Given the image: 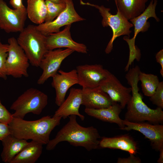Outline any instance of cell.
Segmentation results:
<instances>
[{
  "mask_svg": "<svg viewBox=\"0 0 163 163\" xmlns=\"http://www.w3.org/2000/svg\"><path fill=\"white\" fill-rule=\"evenodd\" d=\"M140 71L138 66L129 70L125 77L131 88V98L127 104V111L125 119L129 122L137 123L147 121L151 123L162 124L163 122V111L161 108L155 109L149 107L143 101V97L139 92L138 86L139 75Z\"/></svg>",
  "mask_w": 163,
  "mask_h": 163,
  "instance_id": "6da1fadb",
  "label": "cell"
},
{
  "mask_svg": "<svg viewBox=\"0 0 163 163\" xmlns=\"http://www.w3.org/2000/svg\"><path fill=\"white\" fill-rule=\"evenodd\" d=\"M69 117L68 122L46 144V149L53 150L63 141H67L75 146L83 147L88 151L97 149L101 136L97 129L92 126L86 127L80 125L77 122L76 115Z\"/></svg>",
  "mask_w": 163,
  "mask_h": 163,
  "instance_id": "7a4b0ae2",
  "label": "cell"
},
{
  "mask_svg": "<svg viewBox=\"0 0 163 163\" xmlns=\"http://www.w3.org/2000/svg\"><path fill=\"white\" fill-rule=\"evenodd\" d=\"M62 118L47 115L37 120L28 121L13 117L8 125L11 134L16 137L46 145L51 132L59 125Z\"/></svg>",
  "mask_w": 163,
  "mask_h": 163,
  "instance_id": "3957f363",
  "label": "cell"
},
{
  "mask_svg": "<svg viewBox=\"0 0 163 163\" xmlns=\"http://www.w3.org/2000/svg\"><path fill=\"white\" fill-rule=\"evenodd\" d=\"M20 33L17 39L18 43L31 65L39 67L41 60L48 51L46 45V36L37 29L36 26L31 24Z\"/></svg>",
  "mask_w": 163,
  "mask_h": 163,
  "instance_id": "277c9868",
  "label": "cell"
},
{
  "mask_svg": "<svg viewBox=\"0 0 163 163\" xmlns=\"http://www.w3.org/2000/svg\"><path fill=\"white\" fill-rule=\"evenodd\" d=\"M47 95L37 88L27 89L11 105L10 109L14 110L13 118L24 119L29 113L39 115L48 104Z\"/></svg>",
  "mask_w": 163,
  "mask_h": 163,
  "instance_id": "5b68a950",
  "label": "cell"
},
{
  "mask_svg": "<svg viewBox=\"0 0 163 163\" xmlns=\"http://www.w3.org/2000/svg\"><path fill=\"white\" fill-rule=\"evenodd\" d=\"M80 2L81 5L90 6L97 9L102 17V26L104 27L109 26L112 29L113 35L105 49L106 53L109 54L111 52L113 42L117 37L123 35L130 37L132 32L130 29L133 25L119 10H117L116 14L113 15L110 12V8L103 5L99 6L88 2H85L82 0H80Z\"/></svg>",
  "mask_w": 163,
  "mask_h": 163,
  "instance_id": "8992f818",
  "label": "cell"
},
{
  "mask_svg": "<svg viewBox=\"0 0 163 163\" xmlns=\"http://www.w3.org/2000/svg\"><path fill=\"white\" fill-rule=\"evenodd\" d=\"M8 42V55L5 65L7 75L16 78L28 77L29 62L24 51L14 37L9 38Z\"/></svg>",
  "mask_w": 163,
  "mask_h": 163,
  "instance_id": "52a82bcc",
  "label": "cell"
},
{
  "mask_svg": "<svg viewBox=\"0 0 163 163\" xmlns=\"http://www.w3.org/2000/svg\"><path fill=\"white\" fill-rule=\"evenodd\" d=\"M27 16L26 8L12 9L3 0H0V28L6 33L22 31Z\"/></svg>",
  "mask_w": 163,
  "mask_h": 163,
  "instance_id": "ba28073f",
  "label": "cell"
},
{
  "mask_svg": "<svg viewBox=\"0 0 163 163\" xmlns=\"http://www.w3.org/2000/svg\"><path fill=\"white\" fill-rule=\"evenodd\" d=\"M74 51L69 48L48 50L41 61L39 67L43 70V72L37 83L43 84L49 78L56 74L63 60Z\"/></svg>",
  "mask_w": 163,
  "mask_h": 163,
  "instance_id": "9c48e42d",
  "label": "cell"
},
{
  "mask_svg": "<svg viewBox=\"0 0 163 163\" xmlns=\"http://www.w3.org/2000/svg\"><path fill=\"white\" fill-rule=\"evenodd\" d=\"M65 9L52 21L44 22L36 26L37 29L46 36L59 32L60 28L64 26L85 19L77 12L72 0H66Z\"/></svg>",
  "mask_w": 163,
  "mask_h": 163,
  "instance_id": "30bf717a",
  "label": "cell"
},
{
  "mask_svg": "<svg viewBox=\"0 0 163 163\" xmlns=\"http://www.w3.org/2000/svg\"><path fill=\"white\" fill-rule=\"evenodd\" d=\"M78 84L82 88L99 86L109 76L110 72L100 64H85L76 67Z\"/></svg>",
  "mask_w": 163,
  "mask_h": 163,
  "instance_id": "8fae6325",
  "label": "cell"
},
{
  "mask_svg": "<svg viewBox=\"0 0 163 163\" xmlns=\"http://www.w3.org/2000/svg\"><path fill=\"white\" fill-rule=\"evenodd\" d=\"M123 122L125 126L120 129L138 131L150 141L151 145L155 150L159 151L163 148V125L161 124H152L144 122L134 123L125 119L123 120Z\"/></svg>",
  "mask_w": 163,
  "mask_h": 163,
  "instance_id": "7c38bea8",
  "label": "cell"
},
{
  "mask_svg": "<svg viewBox=\"0 0 163 163\" xmlns=\"http://www.w3.org/2000/svg\"><path fill=\"white\" fill-rule=\"evenodd\" d=\"M71 25H66L62 30L46 36V45L48 50L65 47L78 53H87V48L85 44L77 43L72 38L70 32Z\"/></svg>",
  "mask_w": 163,
  "mask_h": 163,
  "instance_id": "4fadbf2b",
  "label": "cell"
},
{
  "mask_svg": "<svg viewBox=\"0 0 163 163\" xmlns=\"http://www.w3.org/2000/svg\"><path fill=\"white\" fill-rule=\"evenodd\" d=\"M100 86L113 102L120 104L122 109L125 108L131 98V88L123 86L111 73Z\"/></svg>",
  "mask_w": 163,
  "mask_h": 163,
  "instance_id": "5bb4252c",
  "label": "cell"
},
{
  "mask_svg": "<svg viewBox=\"0 0 163 163\" xmlns=\"http://www.w3.org/2000/svg\"><path fill=\"white\" fill-rule=\"evenodd\" d=\"M58 72L52 77L51 85L56 91L55 103L59 106L65 100L68 89L74 85L78 84V80L76 69L69 72L60 70Z\"/></svg>",
  "mask_w": 163,
  "mask_h": 163,
  "instance_id": "9a60e30c",
  "label": "cell"
},
{
  "mask_svg": "<svg viewBox=\"0 0 163 163\" xmlns=\"http://www.w3.org/2000/svg\"><path fill=\"white\" fill-rule=\"evenodd\" d=\"M82 102V89L73 88H70L67 98L59 106L53 117H61L65 119L70 115H75L83 121L85 116L81 114L79 111Z\"/></svg>",
  "mask_w": 163,
  "mask_h": 163,
  "instance_id": "2e32d148",
  "label": "cell"
},
{
  "mask_svg": "<svg viewBox=\"0 0 163 163\" xmlns=\"http://www.w3.org/2000/svg\"><path fill=\"white\" fill-rule=\"evenodd\" d=\"M82 105L86 108L99 109L108 107L113 102L108 95L100 86L94 88H82Z\"/></svg>",
  "mask_w": 163,
  "mask_h": 163,
  "instance_id": "e0dca14e",
  "label": "cell"
},
{
  "mask_svg": "<svg viewBox=\"0 0 163 163\" xmlns=\"http://www.w3.org/2000/svg\"><path fill=\"white\" fill-rule=\"evenodd\" d=\"M99 147L119 149L133 155L136 153L138 150L136 142L127 134L112 137H103L100 141Z\"/></svg>",
  "mask_w": 163,
  "mask_h": 163,
  "instance_id": "ac0fdd59",
  "label": "cell"
},
{
  "mask_svg": "<svg viewBox=\"0 0 163 163\" xmlns=\"http://www.w3.org/2000/svg\"><path fill=\"white\" fill-rule=\"evenodd\" d=\"M120 104L114 102L111 106L99 109L85 108V112L88 115L103 121L117 124L121 129L125 126L123 120L119 117L122 111Z\"/></svg>",
  "mask_w": 163,
  "mask_h": 163,
  "instance_id": "d6986e66",
  "label": "cell"
},
{
  "mask_svg": "<svg viewBox=\"0 0 163 163\" xmlns=\"http://www.w3.org/2000/svg\"><path fill=\"white\" fill-rule=\"evenodd\" d=\"M157 2V0H152L141 14L130 20L134 26V34L133 38L130 39L128 37L129 41L135 43L136 37L140 32L143 33L148 30L150 25L147 21L150 18H153L157 22L160 21L155 13Z\"/></svg>",
  "mask_w": 163,
  "mask_h": 163,
  "instance_id": "ffe728a7",
  "label": "cell"
},
{
  "mask_svg": "<svg viewBox=\"0 0 163 163\" xmlns=\"http://www.w3.org/2000/svg\"><path fill=\"white\" fill-rule=\"evenodd\" d=\"M3 149L1 157L3 161L10 163L14 157L28 143L27 140L17 138L10 134L1 140Z\"/></svg>",
  "mask_w": 163,
  "mask_h": 163,
  "instance_id": "44dd1931",
  "label": "cell"
},
{
  "mask_svg": "<svg viewBox=\"0 0 163 163\" xmlns=\"http://www.w3.org/2000/svg\"><path fill=\"white\" fill-rule=\"evenodd\" d=\"M117 10L128 20L139 16L145 10L148 0H114Z\"/></svg>",
  "mask_w": 163,
  "mask_h": 163,
  "instance_id": "7402d4cb",
  "label": "cell"
},
{
  "mask_svg": "<svg viewBox=\"0 0 163 163\" xmlns=\"http://www.w3.org/2000/svg\"><path fill=\"white\" fill-rule=\"evenodd\" d=\"M43 145L32 140L13 158L10 163H35L40 156Z\"/></svg>",
  "mask_w": 163,
  "mask_h": 163,
  "instance_id": "603a6c76",
  "label": "cell"
},
{
  "mask_svg": "<svg viewBox=\"0 0 163 163\" xmlns=\"http://www.w3.org/2000/svg\"><path fill=\"white\" fill-rule=\"evenodd\" d=\"M27 15L32 22L40 24L44 22L47 14L45 0H27Z\"/></svg>",
  "mask_w": 163,
  "mask_h": 163,
  "instance_id": "cb8c5ba5",
  "label": "cell"
},
{
  "mask_svg": "<svg viewBox=\"0 0 163 163\" xmlns=\"http://www.w3.org/2000/svg\"><path fill=\"white\" fill-rule=\"evenodd\" d=\"M139 81L141 82L142 91L145 95L150 97L155 92L159 83L157 76L151 74H146L139 72Z\"/></svg>",
  "mask_w": 163,
  "mask_h": 163,
  "instance_id": "d4e9b609",
  "label": "cell"
},
{
  "mask_svg": "<svg viewBox=\"0 0 163 163\" xmlns=\"http://www.w3.org/2000/svg\"><path fill=\"white\" fill-rule=\"evenodd\" d=\"M47 8L45 22L52 21L65 9L66 2L56 3L48 0H45Z\"/></svg>",
  "mask_w": 163,
  "mask_h": 163,
  "instance_id": "484cf974",
  "label": "cell"
},
{
  "mask_svg": "<svg viewBox=\"0 0 163 163\" xmlns=\"http://www.w3.org/2000/svg\"><path fill=\"white\" fill-rule=\"evenodd\" d=\"M8 44L2 43L0 38V78L4 80L7 78L5 65L8 55Z\"/></svg>",
  "mask_w": 163,
  "mask_h": 163,
  "instance_id": "4316f807",
  "label": "cell"
},
{
  "mask_svg": "<svg viewBox=\"0 0 163 163\" xmlns=\"http://www.w3.org/2000/svg\"><path fill=\"white\" fill-rule=\"evenodd\" d=\"M150 100L158 107L163 109V82H159L154 93L149 97Z\"/></svg>",
  "mask_w": 163,
  "mask_h": 163,
  "instance_id": "83f0119b",
  "label": "cell"
},
{
  "mask_svg": "<svg viewBox=\"0 0 163 163\" xmlns=\"http://www.w3.org/2000/svg\"><path fill=\"white\" fill-rule=\"evenodd\" d=\"M12 118V114L2 104L0 100V122L8 124Z\"/></svg>",
  "mask_w": 163,
  "mask_h": 163,
  "instance_id": "f1b7e54d",
  "label": "cell"
},
{
  "mask_svg": "<svg viewBox=\"0 0 163 163\" xmlns=\"http://www.w3.org/2000/svg\"><path fill=\"white\" fill-rule=\"evenodd\" d=\"M133 154H130V156L126 158H119L117 163H141V160L138 157L135 156Z\"/></svg>",
  "mask_w": 163,
  "mask_h": 163,
  "instance_id": "f546056e",
  "label": "cell"
},
{
  "mask_svg": "<svg viewBox=\"0 0 163 163\" xmlns=\"http://www.w3.org/2000/svg\"><path fill=\"white\" fill-rule=\"evenodd\" d=\"M10 134L8 124L0 122V140Z\"/></svg>",
  "mask_w": 163,
  "mask_h": 163,
  "instance_id": "4dcf8cb0",
  "label": "cell"
},
{
  "mask_svg": "<svg viewBox=\"0 0 163 163\" xmlns=\"http://www.w3.org/2000/svg\"><path fill=\"white\" fill-rule=\"evenodd\" d=\"M155 58L157 62L161 66V69L160 73L163 77V50L162 49L159 51L156 54Z\"/></svg>",
  "mask_w": 163,
  "mask_h": 163,
  "instance_id": "1f68e13d",
  "label": "cell"
},
{
  "mask_svg": "<svg viewBox=\"0 0 163 163\" xmlns=\"http://www.w3.org/2000/svg\"><path fill=\"white\" fill-rule=\"evenodd\" d=\"M11 5L16 9H24L26 8L22 2V0H10Z\"/></svg>",
  "mask_w": 163,
  "mask_h": 163,
  "instance_id": "d6a6232c",
  "label": "cell"
},
{
  "mask_svg": "<svg viewBox=\"0 0 163 163\" xmlns=\"http://www.w3.org/2000/svg\"><path fill=\"white\" fill-rule=\"evenodd\" d=\"M159 157L157 161L158 163H163V148L159 150Z\"/></svg>",
  "mask_w": 163,
  "mask_h": 163,
  "instance_id": "836d02e7",
  "label": "cell"
},
{
  "mask_svg": "<svg viewBox=\"0 0 163 163\" xmlns=\"http://www.w3.org/2000/svg\"><path fill=\"white\" fill-rule=\"evenodd\" d=\"M56 3H62L66 2V0H48Z\"/></svg>",
  "mask_w": 163,
  "mask_h": 163,
  "instance_id": "e575fe53",
  "label": "cell"
},
{
  "mask_svg": "<svg viewBox=\"0 0 163 163\" xmlns=\"http://www.w3.org/2000/svg\"><path fill=\"white\" fill-rule=\"evenodd\" d=\"M107 1H109V0H106Z\"/></svg>",
  "mask_w": 163,
  "mask_h": 163,
  "instance_id": "d590c367",
  "label": "cell"
}]
</instances>
